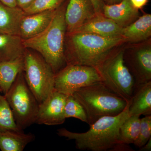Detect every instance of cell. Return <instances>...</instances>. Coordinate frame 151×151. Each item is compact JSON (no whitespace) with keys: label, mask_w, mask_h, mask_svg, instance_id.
Segmentation results:
<instances>
[{"label":"cell","mask_w":151,"mask_h":151,"mask_svg":"<svg viewBox=\"0 0 151 151\" xmlns=\"http://www.w3.org/2000/svg\"><path fill=\"white\" fill-rule=\"evenodd\" d=\"M68 1L57 9L46 29L34 37L23 40L24 47L39 53L55 74L66 65L64 54L66 33L65 13Z\"/></svg>","instance_id":"3"},{"label":"cell","mask_w":151,"mask_h":151,"mask_svg":"<svg viewBox=\"0 0 151 151\" xmlns=\"http://www.w3.org/2000/svg\"><path fill=\"white\" fill-rule=\"evenodd\" d=\"M139 150L141 151H151V138L149 140L145 145L140 148Z\"/></svg>","instance_id":"30"},{"label":"cell","mask_w":151,"mask_h":151,"mask_svg":"<svg viewBox=\"0 0 151 151\" xmlns=\"http://www.w3.org/2000/svg\"><path fill=\"white\" fill-rule=\"evenodd\" d=\"M103 1L105 4L112 5L118 4L121 2L123 0H103Z\"/></svg>","instance_id":"31"},{"label":"cell","mask_w":151,"mask_h":151,"mask_svg":"<svg viewBox=\"0 0 151 151\" xmlns=\"http://www.w3.org/2000/svg\"><path fill=\"white\" fill-rule=\"evenodd\" d=\"M96 15L91 0H68L65 13L66 32L74 31Z\"/></svg>","instance_id":"11"},{"label":"cell","mask_w":151,"mask_h":151,"mask_svg":"<svg viewBox=\"0 0 151 151\" xmlns=\"http://www.w3.org/2000/svg\"><path fill=\"white\" fill-rule=\"evenodd\" d=\"M9 130L23 132L17 125L4 95L0 94V132Z\"/></svg>","instance_id":"22"},{"label":"cell","mask_w":151,"mask_h":151,"mask_svg":"<svg viewBox=\"0 0 151 151\" xmlns=\"http://www.w3.org/2000/svg\"><path fill=\"white\" fill-rule=\"evenodd\" d=\"M123 29L104 15L96 14L74 31L94 34L105 37L116 38L122 37Z\"/></svg>","instance_id":"13"},{"label":"cell","mask_w":151,"mask_h":151,"mask_svg":"<svg viewBox=\"0 0 151 151\" xmlns=\"http://www.w3.org/2000/svg\"><path fill=\"white\" fill-rule=\"evenodd\" d=\"M0 1L9 6H17L16 0H0Z\"/></svg>","instance_id":"29"},{"label":"cell","mask_w":151,"mask_h":151,"mask_svg":"<svg viewBox=\"0 0 151 151\" xmlns=\"http://www.w3.org/2000/svg\"><path fill=\"white\" fill-rule=\"evenodd\" d=\"M67 0H35L29 7L24 10L26 15L50 10L56 9Z\"/></svg>","instance_id":"24"},{"label":"cell","mask_w":151,"mask_h":151,"mask_svg":"<svg viewBox=\"0 0 151 151\" xmlns=\"http://www.w3.org/2000/svg\"><path fill=\"white\" fill-rule=\"evenodd\" d=\"M25 50L20 36L0 34V62L24 56Z\"/></svg>","instance_id":"19"},{"label":"cell","mask_w":151,"mask_h":151,"mask_svg":"<svg viewBox=\"0 0 151 151\" xmlns=\"http://www.w3.org/2000/svg\"><path fill=\"white\" fill-rule=\"evenodd\" d=\"M129 113V116L151 115V81L135 86Z\"/></svg>","instance_id":"16"},{"label":"cell","mask_w":151,"mask_h":151,"mask_svg":"<svg viewBox=\"0 0 151 151\" xmlns=\"http://www.w3.org/2000/svg\"><path fill=\"white\" fill-rule=\"evenodd\" d=\"M24 11L19 7H10L0 1V34L20 36V26Z\"/></svg>","instance_id":"15"},{"label":"cell","mask_w":151,"mask_h":151,"mask_svg":"<svg viewBox=\"0 0 151 151\" xmlns=\"http://www.w3.org/2000/svg\"><path fill=\"white\" fill-rule=\"evenodd\" d=\"M151 137V115L145 116L141 119L139 133L134 145L140 148L145 145Z\"/></svg>","instance_id":"25"},{"label":"cell","mask_w":151,"mask_h":151,"mask_svg":"<svg viewBox=\"0 0 151 151\" xmlns=\"http://www.w3.org/2000/svg\"><path fill=\"white\" fill-rule=\"evenodd\" d=\"M94 6L96 14H103V9L105 4L103 0H91Z\"/></svg>","instance_id":"26"},{"label":"cell","mask_w":151,"mask_h":151,"mask_svg":"<svg viewBox=\"0 0 151 151\" xmlns=\"http://www.w3.org/2000/svg\"><path fill=\"white\" fill-rule=\"evenodd\" d=\"M141 119L140 116H131L127 118L120 128V140L122 143L134 144L139 133Z\"/></svg>","instance_id":"21"},{"label":"cell","mask_w":151,"mask_h":151,"mask_svg":"<svg viewBox=\"0 0 151 151\" xmlns=\"http://www.w3.org/2000/svg\"><path fill=\"white\" fill-rule=\"evenodd\" d=\"M31 133L6 131L0 132V150L2 151H22L29 143L35 140Z\"/></svg>","instance_id":"18"},{"label":"cell","mask_w":151,"mask_h":151,"mask_svg":"<svg viewBox=\"0 0 151 151\" xmlns=\"http://www.w3.org/2000/svg\"><path fill=\"white\" fill-rule=\"evenodd\" d=\"M24 58L25 79L40 104L54 90L55 73L43 58L32 50L26 48Z\"/></svg>","instance_id":"7"},{"label":"cell","mask_w":151,"mask_h":151,"mask_svg":"<svg viewBox=\"0 0 151 151\" xmlns=\"http://www.w3.org/2000/svg\"><path fill=\"white\" fill-rule=\"evenodd\" d=\"M127 42L122 37L108 38L89 33L66 32L64 46L66 65L97 68L113 50Z\"/></svg>","instance_id":"2"},{"label":"cell","mask_w":151,"mask_h":151,"mask_svg":"<svg viewBox=\"0 0 151 151\" xmlns=\"http://www.w3.org/2000/svg\"><path fill=\"white\" fill-rule=\"evenodd\" d=\"M124 60L135 86L151 81V38L138 43L125 44Z\"/></svg>","instance_id":"9"},{"label":"cell","mask_w":151,"mask_h":151,"mask_svg":"<svg viewBox=\"0 0 151 151\" xmlns=\"http://www.w3.org/2000/svg\"><path fill=\"white\" fill-rule=\"evenodd\" d=\"M4 96L21 130L36 123L39 104L28 86L24 71L18 75Z\"/></svg>","instance_id":"6"},{"label":"cell","mask_w":151,"mask_h":151,"mask_svg":"<svg viewBox=\"0 0 151 151\" xmlns=\"http://www.w3.org/2000/svg\"><path fill=\"white\" fill-rule=\"evenodd\" d=\"M56 9L25 15L21 22L20 36L23 40L36 36L45 30L51 22Z\"/></svg>","instance_id":"12"},{"label":"cell","mask_w":151,"mask_h":151,"mask_svg":"<svg viewBox=\"0 0 151 151\" xmlns=\"http://www.w3.org/2000/svg\"><path fill=\"white\" fill-rule=\"evenodd\" d=\"M132 5L137 9H142L148 2L149 0H130Z\"/></svg>","instance_id":"27"},{"label":"cell","mask_w":151,"mask_h":151,"mask_svg":"<svg viewBox=\"0 0 151 151\" xmlns=\"http://www.w3.org/2000/svg\"><path fill=\"white\" fill-rule=\"evenodd\" d=\"M67 97L65 94L53 90L39 104L36 123L48 126L63 124L66 119L64 108Z\"/></svg>","instance_id":"10"},{"label":"cell","mask_w":151,"mask_h":151,"mask_svg":"<svg viewBox=\"0 0 151 151\" xmlns=\"http://www.w3.org/2000/svg\"><path fill=\"white\" fill-rule=\"evenodd\" d=\"M139 10L133 6L130 0H123L118 4L104 5L103 14L124 28L139 17Z\"/></svg>","instance_id":"14"},{"label":"cell","mask_w":151,"mask_h":151,"mask_svg":"<svg viewBox=\"0 0 151 151\" xmlns=\"http://www.w3.org/2000/svg\"><path fill=\"white\" fill-rule=\"evenodd\" d=\"M151 14H146L126 27L123 28L122 37L128 43L142 42L151 38Z\"/></svg>","instance_id":"17"},{"label":"cell","mask_w":151,"mask_h":151,"mask_svg":"<svg viewBox=\"0 0 151 151\" xmlns=\"http://www.w3.org/2000/svg\"><path fill=\"white\" fill-rule=\"evenodd\" d=\"M24 56L13 60L0 62V88L6 94L18 75L24 70Z\"/></svg>","instance_id":"20"},{"label":"cell","mask_w":151,"mask_h":151,"mask_svg":"<svg viewBox=\"0 0 151 151\" xmlns=\"http://www.w3.org/2000/svg\"><path fill=\"white\" fill-rule=\"evenodd\" d=\"M100 82L102 78L96 68L66 65L55 74L54 90L68 96L81 88Z\"/></svg>","instance_id":"8"},{"label":"cell","mask_w":151,"mask_h":151,"mask_svg":"<svg viewBox=\"0 0 151 151\" xmlns=\"http://www.w3.org/2000/svg\"><path fill=\"white\" fill-rule=\"evenodd\" d=\"M116 48L97 68L102 82L127 102L132 100L135 84L124 60L125 44Z\"/></svg>","instance_id":"5"},{"label":"cell","mask_w":151,"mask_h":151,"mask_svg":"<svg viewBox=\"0 0 151 151\" xmlns=\"http://www.w3.org/2000/svg\"><path fill=\"white\" fill-rule=\"evenodd\" d=\"M130 102L119 115L100 118L89 126L90 129L87 132L76 133L61 128L58 129L57 133L60 137L75 141L76 147L81 150L133 151L129 145L122 143L120 138V127L129 117Z\"/></svg>","instance_id":"1"},{"label":"cell","mask_w":151,"mask_h":151,"mask_svg":"<svg viewBox=\"0 0 151 151\" xmlns=\"http://www.w3.org/2000/svg\"><path fill=\"white\" fill-rule=\"evenodd\" d=\"M34 1L35 0H16L17 6L19 7L23 10L29 7Z\"/></svg>","instance_id":"28"},{"label":"cell","mask_w":151,"mask_h":151,"mask_svg":"<svg viewBox=\"0 0 151 151\" xmlns=\"http://www.w3.org/2000/svg\"><path fill=\"white\" fill-rule=\"evenodd\" d=\"M65 118H74L88 124L87 116L83 107L72 95L68 96L64 108Z\"/></svg>","instance_id":"23"},{"label":"cell","mask_w":151,"mask_h":151,"mask_svg":"<svg viewBox=\"0 0 151 151\" xmlns=\"http://www.w3.org/2000/svg\"><path fill=\"white\" fill-rule=\"evenodd\" d=\"M0 92H2L1 89L0 88Z\"/></svg>","instance_id":"32"},{"label":"cell","mask_w":151,"mask_h":151,"mask_svg":"<svg viewBox=\"0 0 151 151\" xmlns=\"http://www.w3.org/2000/svg\"><path fill=\"white\" fill-rule=\"evenodd\" d=\"M72 95L84 108L89 126L102 117L119 115L128 103L102 82L81 88Z\"/></svg>","instance_id":"4"}]
</instances>
